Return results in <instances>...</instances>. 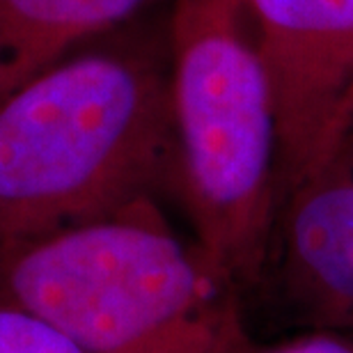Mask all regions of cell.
I'll return each instance as SVG.
<instances>
[{
	"label": "cell",
	"instance_id": "277c9868",
	"mask_svg": "<svg viewBox=\"0 0 353 353\" xmlns=\"http://www.w3.org/2000/svg\"><path fill=\"white\" fill-rule=\"evenodd\" d=\"M275 105L280 202L342 136L353 92V0H248Z\"/></svg>",
	"mask_w": 353,
	"mask_h": 353
},
{
	"label": "cell",
	"instance_id": "6da1fadb",
	"mask_svg": "<svg viewBox=\"0 0 353 353\" xmlns=\"http://www.w3.org/2000/svg\"><path fill=\"white\" fill-rule=\"evenodd\" d=\"M172 181L168 5L0 99V252Z\"/></svg>",
	"mask_w": 353,
	"mask_h": 353
},
{
	"label": "cell",
	"instance_id": "5b68a950",
	"mask_svg": "<svg viewBox=\"0 0 353 353\" xmlns=\"http://www.w3.org/2000/svg\"><path fill=\"white\" fill-rule=\"evenodd\" d=\"M266 275L299 323L353 337V129L282 197Z\"/></svg>",
	"mask_w": 353,
	"mask_h": 353
},
{
	"label": "cell",
	"instance_id": "52a82bcc",
	"mask_svg": "<svg viewBox=\"0 0 353 353\" xmlns=\"http://www.w3.org/2000/svg\"><path fill=\"white\" fill-rule=\"evenodd\" d=\"M0 353H85L65 330L19 303L0 299Z\"/></svg>",
	"mask_w": 353,
	"mask_h": 353
},
{
	"label": "cell",
	"instance_id": "7a4b0ae2",
	"mask_svg": "<svg viewBox=\"0 0 353 353\" xmlns=\"http://www.w3.org/2000/svg\"><path fill=\"white\" fill-rule=\"evenodd\" d=\"M0 299L85 353H255L241 294L176 234L159 197L3 250Z\"/></svg>",
	"mask_w": 353,
	"mask_h": 353
},
{
	"label": "cell",
	"instance_id": "3957f363",
	"mask_svg": "<svg viewBox=\"0 0 353 353\" xmlns=\"http://www.w3.org/2000/svg\"><path fill=\"white\" fill-rule=\"evenodd\" d=\"M174 181L193 243L239 294L264 280L280 209L275 105L248 0H168Z\"/></svg>",
	"mask_w": 353,
	"mask_h": 353
},
{
	"label": "cell",
	"instance_id": "8992f818",
	"mask_svg": "<svg viewBox=\"0 0 353 353\" xmlns=\"http://www.w3.org/2000/svg\"><path fill=\"white\" fill-rule=\"evenodd\" d=\"M168 0H0V99Z\"/></svg>",
	"mask_w": 353,
	"mask_h": 353
},
{
	"label": "cell",
	"instance_id": "ba28073f",
	"mask_svg": "<svg viewBox=\"0 0 353 353\" xmlns=\"http://www.w3.org/2000/svg\"><path fill=\"white\" fill-rule=\"evenodd\" d=\"M353 129V92L349 94L347 103H344V110H342V133Z\"/></svg>",
	"mask_w": 353,
	"mask_h": 353
}]
</instances>
